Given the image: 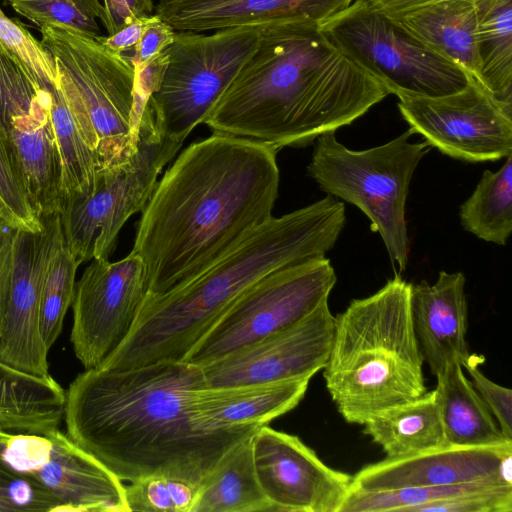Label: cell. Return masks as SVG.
I'll list each match as a JSON object with an SVG mask.
<instances>
[{"label":"cell","instance_id":"6da1fadb","mask_svg":"<svg viewBox=\"0 0 512 512\" xmlns=\"http://www.w3.org/2000/svg\"><path fill=\"white\" fill-rule=\"evenodd\" d=\"M277 151L213 133L180 153L137 224L132 252L144 265L146 296L188 282L273 217Z\"/></svg>","mask_w":512,"mask_h":512},{"label":"cell","instance_id":"7a4b0ae2","mask_svg":"<svg viewBox=\"0 0 512 512\" xmlns=\"http://www.w3.org/2000/svg\"><path fill=\"white\" fill-rule=\"evenodd\" d=\"M201 388L200 366L184 360L85 369L66 391V434L121 481L164 474L200 484L259 428L199 429L192 400Z\"/></svg>","mask_w":512,"mask_h":512},{"label":"cell","instance_id":"3957f363","mask_svg":"<svg viewBox=\"0 0 512 512\" xmlns=\"http://www.w3.org/2000/svg\"><path fill=\"white\" fill-rule=\"evenodd\" d=\"M256 50L210 110L213 133L303 147L389 93L310 20L258 26Z\"/></svg>","mask_w":512,"mask_h":512},{"label":"cell","instance_id":"277c9868","mask_svg":"<svg viewBox=\"0 0 512 512\" xmlns=\"http://www.w3.org/2000/svg\"><path fill=\"white\" fill-rule=\"evenodd\" d=\"M346 222L345 205L328 195L271 217L183 285L145 296L116 349L126 367L181 361L250 286L279 269L324 258Z\"/></svg>","mask_w":512,"mask_h":512},{"label":"cell","instance_id":"5b68a950","mask_svg":"<svg viewBox=\"0 0 512 512\" xmlns=\"http://www.w3.org/2000/svg\"><path fill=\"white\" fill-rule=\"evenodd\" d=\"M410 291L411 283L396 274L374 294L352 300L335 317L323 375L331 399L348 423L363 425L427 391Z\"/></svg>","mask_w":512,"mask_h":512},{"label":"cell","instance_id":"8992f818","mask_svg":"<svg viewBox=\"0 0 512 512\" xmlns=\"http://www.w3.org/2000/svg\"><path fill=\"white\" fill-rule=\"evenodd\" d=\"M40 29V42L56 64L59 89L98 171L127 161L136 150L141 117L130 56L68 30Z\"/></svg>","mask_w":512,"mask_h":512},{"label":"cell","instance_id":"52a82bcc","mask_svg":"<svg viewBox=\"0 0 512 512\" xmlns=\"http://www.w3.org/2000/svg\"><path fill=\"white\" fill-rule=\"evenodd\" d=\"M409 129L395 139L366 150H350L335 131L317 138L309 176L320 189L358 207L378 232L393 265L402 271L409 257L405 205L415 169L430 147L410 142Z\"/></svg>","mask_w":512,"mask_h":512},{"label":"cell","instance_id":"ba28073f","mask_svg":"<svg viewBox=\"0 0 512 512\" xmlns=\"http://www.w3.org/2000/svg\"><path fill=\"white\" fill-rule=\"evenodd\" d=\"M182 143L158 129L149 100L138 125L136 150L119 164L98 171L95 189L87 197L63 204L60 210L65 246L80 262L107 260L127 220L142 212L158 176Z\"/></svg>","mask_w":512,"mask_h":512},{"label":"cell","instance_id":"9c48e42d","mask_svg":"<svg viewBox=\"0 0 512 512\" xmlns=\"http://www.w3.org/2000/svg\"><path fill=\"white\" fill-rule=\"evenodd\" d=\"M320 29L389 94L441 97L463 89L469 75L369 0H354Z\"/></svg>","mask_w":512,"mask_h":512},{"label":"cell","instance_id":"30bf717a","mask_svg":"<svg viewBox=\"0 0 512 512\" xmlns=\"http://www.w3.org/2000/svg\"><path fill=\"white\" fill-rule=\"evenodd\" d=\"M259 27L240 26L206 35L175 31L164 50L168 64L149 103L160 132L182 143L203 124L217 100L258 46Z\"/></svg>","mask_w":512,"mask_h":512},{"label":"cell","instance_id":"8fae6325","mask_svg":"<svg viewBox=\"0 0 512 512\" xmlns=\"http://www.w3.org/2000/svg\"><path fill=\"white\" fill-rule=\"evenodd\" d=\"M336 281L325 257L264 276L226 309L183 360L201 366L296 324L328 301Z\"/></svg>","mask_w":512,"mask_h":512},{"label":"cell","instance_id":"7c38bea8","mask_svg":"<svg viewBox=\"0 0 512 512\" xmlns=\"http://www.w3.org/2000/svg\"><path fill=\"white\" fill-rule=\"evenodd\" d=\"M54 88L0 44V131L39 218L61 209V160L51 115Z\"/></svg>","mask_w":512,"mask_h":512},{"label":"cell","instance_id":"4fadbf2b","mask_svg":"<svg viewBox=\"0 0 512 512\" xmlns=\"http://www.w3.org/2000/svg\"><path fill=\"white\" fill-rule=\"evenodd\" d=\"M398 109L413 133L462 161H496L512 154V108L469 75L467 85L441 97L399 94Z\"/></svg>","mask_w":512,"mask_h":512},{"label":"cell","instance_id":"5bb4252c","mask_svg":"<svg viewBox=\"0 0 512 512\" xmlns=\"http://www.w3.org/2000/svg\"><path fill=\"white\" fill-rule=\"evenodd\" d=\"M0 457L56 498L61 512H129L122 481L59 429L10 433Z\"/></svg>","mask_w":512,"mask_h":512},{"label":"cell","instance_id":"9a60e30c","mask_svg":"<svg viewBox=\"0 0 512 512\" xmlns=\"http://www.w3.org/2000/svg\"><path fill=\"white\" fill-rule=\"evenodd\" d=\"M146 296L144 265L132 251L121 260L93 259L75 283L71 343L85 369L97 367L130 332Z\"/></svg>","mask_w":512,"mask_h":512},{"label":"cell","instance_id":"2e32d148","mask_svg":"<svg viewBox=\"0 0 512 512\" xmlns=\"http://www.w3.org/2000/svg\"><path fill=\"white\" fill-rule=\"evenodd\" d=\"M334 331L326 301L296 324L201 365L202 388L311 379L328 361Z\"/></svg>","mask_w":512,"mask_h":512},{"label":"cell","instance_id":"e0dca14e","mask_svg":"<svg viewBox=\"0 0 512 512\" xmlns=\"http://www.w3.org/2000/svg\"><path fill=\"white\" fill-rule=\"evenodd\" d=\"M251 450L273 512H340L352 476L326 465L299 437L263 425L251 436Z\"/></svg>","mask_w":512,"mask_h":512},{"label":"cell","instance_id":"ac0fdd59","mask_svg":"<svg viewBox=\"0 0 512 512\" xmlns=\"http://www.w3.org/2000/svg\"><path fill=\"white\" fill-rule=\"evenodd\" d=\"M37 231L17 229L8 310L0 338V361L23 372L49 376L40 330L42 289L49 261L63 242L60 213L40 218Z\"/></svg>","mask_w":512,"mask_h":512},{"label":"cell","instance_id":"d6986e66","mask_svg":"<svg viewBox=\"0 0 512 512\" xmlns=\"http://www.w3.org/2000/svg\"><path fill=\"white\" fill-rule=\"evenodd\" d=\"M512 444L461 446L444 444L418 453L385 458L352 476L356 491L490 483L512 486Z\"/></svg>","mask_w":512,"mask_h":512},{"label":"cell","instance_id":"ffe728a7","mask_svg":"<svg viewBox=\"0 0 512 512\" xmlns=\"http://www.w3.org/2000/svg\"><path fill=\"white\" fill-rule=\"evenodd\" d=\"M354 0H160L155 14L175 31L204 32L287 20L321 24Z\"/></svg>","mask_w":512,"mask_h":512},{"label":"cell","instance_id":"44dd1931","mask_svg":"<svg viewBox=\"0 0 512 512\" xmlns=\"http://www.w3.org/2000/svg\"><path fill=\"white\" fill-rule=\"evenodd\" d=\"M465 276L440 271L434 284H411L410 304L424 362L436 376L451 361L471 358L466 341L468 309Z\"/></svg>","mask_w":512,"mask_h":512},{"label":"cell","instance_id":"7402d4cb","mask_svg":"<svg viewBox=\"0 0 512 512\" xmlns=\"http://www.w3.org/2000/svg\"><path fill=\"white\" fill-rule=\"evenodd\" d=\"M310 379H293L196 390L192 410L197 427L214 432L260 427L294 409Z\"/></svg>","mask_w":512,"mask_h":512},{"label":"cell","instance_id":"603a6c76","mask_svg":"<svg viewBox=\"0 0 512 512\" xmlns=\"http://www.w3.org/2000/svg\"><path fill=\"white\" fill-rule=\"evenodd\" d=\"M387 15L478 80L477 14L473 0H437Z\"/></svg>","mask_w":512,"mask_h":512},{"label":"cell","instance_id":"cb8c5ba5","mask_svg":"<svg viewBox=\"0 0 512 512\" xmlns=\"http://www.w3.org/2000/svg\"><path fill=\"white\" fill-rule=\"evenodd\" d=\"M66 392L51 376H35L0 361V427L45 434L64 420Z\"/></svg>","mask_w":512,"mask_h":512},{"label":"cell","instance_id":"d4e9b609","mask_svg":"<svg viewBox=\"0 0 512 512\" xmlns=\"http://www.w3.org/2000/svg\"><path fill=\"white\" fill-rule=\"evenodd\" d=\"M435 377L434 390L448 444L476 447L512 444L502 434L458 361L449 362Z\"/></svg>","mask_w":512,"mask_h":512},{"label":"cell","instance_id":"484cf974","mask_svg":"<svg viewBox=\"0 0 512 512\" xmlns=\"http://www.w3.org/2000/svg\"><path fill=\"white\" fill-rule=\"evenodd\" d=\"M251 436L227 450L206 474L191 512L273 511L256 477Z\"/></svg>","mask_w":512,"mask_h":512},{"label":"cell","instance_id":"4316f807","mask_svg":"<svg viewBox=\"0 0 512 512\" xmlns=\"http://www.w3.org/2000/svg\"><path fill=\"white\" fill-rule=\"evenodd\" d=\"M387 458L402 457L446 444L435 390L386 409L364 424Z\"/></svg>","mask_w":512,"mask_h":512},{"label":"cell","instance_id":"83f0119b","mask_svg":"<svg viewBox=\"0 0 512 512\" xmlns=\"http://www.w3.org/2000/svg\"><path fill=\"white\" fill-rule=\"evenodd\" d=\"M477 14L478 81L512 108V0H473Z\"/></svg>","mask_w":512,"mask_h":512},{"label":"cell","instance_id":"f1b7e54d","mask_svg":"<svg viewBox=\"0 0 512 512\" xmlns=\"http://www.w3.org/2000/svg\"><path fill=\"white\" fill-rule=\"evenodd\" d=\"M464 230L477 238L506 245L512 232V154L496 172L485 170L459 211Z\"/></svg>","mask_w":512,"mask_h":512},{"label":"cell","instance_id":"f546056e","mask_svg":"<svg viewBox=\"0 0 512 512\" xmlns=\"http://www.w3.org/2000/svg\"><path fill=\"white\" fill-rule=\"evenodd\" d=\"M80 264L65 246L64 240L49 261L40 309V330L48 350L59 337L65 315L72 305L76 271Z\"/></svg>","mask_w":512,"mask_h":512},{"label":"cell","instance_id":"4dcf8cb0","mask_svg":"<svg viewBox=\"0 0 512 512\" xmlns=\"http://www.w3.org/2000/svg\"><path fill=\"white\" fill-rule=\"evenodd\" d=\"M13 9L41 27H56L97 40L103 36L104 8L99 0H6Z\"/></svg>","mask_w":512,"mask_h":512},{"label":"cell","instance_id":"1f68e13d","mask_svg":"<svg viewBox=\"0 0 512 512\" xmlns=\"http://www.w3.org/2000/svg\"><path fill=\"white\" fill-rule=\"evenodd\" d=\"M199 485L164 474L133 481L125 485L128 511L191 512Z\"/></svg>","mask_w":512,"mask_h":512},{"label":"cell","instance_id":"d6a6232c","mask_svg":"<svg viewBox=\"0 0 512 512\" xmlns=\"http://www.w3.org/2000/svg\"><path fill=\"white\" fill-rule=\"evenodd\" d=\"M0 219L15 229L25 231H37L42 227V221L31 206L1 131Z\"/></svg>","mask_w":512,"mask_h":512},{"label":"cell","instance_id":"836d02e7","mask_svg":"<svg viewBox=\"0 0 512 512\" xmlns=\"http://www.w3.org/2000/svg\"><path fill=\"white\" fill-rule=\"evenodd\" d=\"M0 44L40 81L58 87L56 64L50 53L18 21L0 9Z\"/></svg>","mask_w":512,"mask_h":512},{"label":"cell","instance_id":"e575fe53","mask_svg":"<svg viewBox=\"0 0 512 512\" xmlns=\"http://www.w3.org/2000/svg\"><path fill=\"white\" fill-rule=\"evenodd\" d=\"M61 509L60 502L48 491L14 472L0 457V512H59Z\"/></svg>","mask_w":512,"mask_h":512},{"label":"cell","instance_id":"d590c367","mask_svg":"<svg viewBox=\"0 0 512 512\" xmlns=\"http://www.w3.org/2000/svg\"><path fill=\"white\" fill-rule=\"evenodd\" d=\"M511 512L512 486L493 485L471 490L425 506L422 512Z\"/></svg>","mask_w":512,"mask_h":512},{"label":"cell","instance_id":"8d00e7d4","mask_svg":"<svg viewBox=\"0 0 512 512\" xmlns=\"http://www.w3.org/2000/svg\"><path fill=\"white\" fill-rule=\"evenodd\" d=\"M474 355L463 365L471 377V384L494 416L505 438L512 440V391L496 384L478 369Z\"/></svg>","mask_w":512,"mask_h":512},{"label":"cell","instance_id":"74e56055","mask_svg":"<svg viewBox=\"0 0 512 512\" xmlns=\"http://www.w3.org/2000/svg\"><path fill=\"white\" fill-rule=\"evenodd\" d=\"M175 30L153 14L130 56L134 69H139L160 55L174 40Z\"/></svg>","mask_w":512,"mask_h":512},{"label":"cell","instance_id":"f35d334b","mask_svg":"<svg viewBox=\"0 0 512 512\" xmlns=\"http://www.w3.org/2000/svg\"><path fill=\"white\" fill-rule=\"evenodd\" d=\"M104 17L102 24L107 35H111L124 26L153 15V0H103Z\"/></svg>","mask_w":512,"mask_h":512},{"label":"cell","instance_id":"ab89813d","mask_svg":"<svg viewBox=\"0 0 512 512\" xmlns=\"http://www.w3.org/2000/svg\"><path fill=\"white\" fill-rule=\"evenodd\" d=\"M17 229L0 219V338L10 299Z\"/></svg>","mask_w":512,"mask_h":512},{"label":"cell","instance_id":"60d3db41","mask_svg":"<svg viewBox=\"0 0 512 512\" xmlns=\"http://www.w3.org/2000/svg\"><path fill=\"white\" fill-rule=\"evenodd\" d=\"M167 64L168 56L163 51L146 65L134 69L136 104L141 114L150 95L158 88Z\"/></svg>","mask_w":512,"mask_h":512},{"label":"cell","instance_id":"b9f144b4","mask_svg":"<svg viewBox=\"0 0 512 512\" xmlns=\"http://www.w3.org/2000/svg\"><path fill=\"white\" fill-rule=\"evenodd\" d=\"M150 17L138 19L111 35L99 37L97 41L112 53L126 54L138 44Z\"/></svg>","mask_w":512,"mask_h":512},{"label":"cell","instance_id":"7bdbcfd3","mask_svg":"<svg viewBox=\"0 0 512 512\" xmlns=\"http://www.w3.org/2000/svg\"><path fill=\"white\" fill-rule=\"evenodd\" d=\"M386 14H393L437 0H369Z\"/></svg>","mask_w":512,"mask_h":512},{"label":"cell","instance_id":"ee69618b","mask_svg":"<svg viewBox=\"0 0 512 512\" xmlns=\"http://www.w3.org/2000/svg\"><path fill=\"white\" fill-rule=\"evenodd\" d=\"M9 434H10V432H7L0 427V441L7 438Z\"/></svg>","mask_w":512,"mask_h":512}]
</instances>
